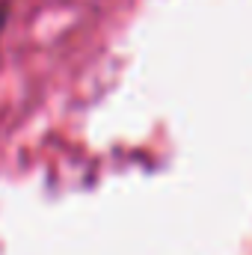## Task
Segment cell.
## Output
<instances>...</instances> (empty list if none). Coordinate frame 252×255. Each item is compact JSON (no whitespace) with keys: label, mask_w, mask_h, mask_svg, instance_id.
<instances>
[]
</instances>
